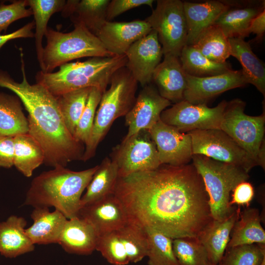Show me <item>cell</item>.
<instances>
[{"mask_svg": "<svg viewBox=\"0 0 265 265\" xmlns=\"http://www.w3.org/2000/svg\"><path fill=\"white\" fill-rule=\"evenodd\" d=\"M114 194L123 204L129 223L173 239L197 238L212 219L204 182L192 163L161 164L118 177Z\"/></svg>", "mask_w": 265, "mask_h": 265, "instance_id": "1", "label": "cell"}, {"mask_svg": "<svg viewBox=\"0 0 265 265\" xmlns=\"http://www.w3.org/2000/svg\"><path fill=\"white\" fill-rule=\"evenodd\" d=\"M20 59L22 81H16L7 72L0 69V86L14 92L28 112V133L42 147L44 163L53 168L82 160L85 145L68 130L56 97L41 84L28 82L22 50Z\"/></svg>", "mask_w": 265, "mask_h": 265, "instance_id": "2", "label": "cell"}, {"mask_svg": "<svg viewBox=\"0 0 265 265\" xmlns=\"http://www.w3.org/2000/svg\"><path fill=\"white\" fill-rule=\"evenodd\" d=\"M98 167L76 171L57 166L42 172L31 182L24 205L34 208L53 207L68 219L78 216L82 194Z\"/></svg>", "mask_w": 265, "mask_h": 265, "instance_id": "3", "label": "cell"}, {"mask_svg": "<svg viewBox=\"0 0 265 265\" xmlns=\"http://www.w3.org/2000/svg\"><path fill=\"white\" fill-rule=\"evenodd\" d=\"M127 63L125 54L91 57L84 61L64 64L55 72L39 71L35 79L36 83L55 97L86 87H96L104 92L113 74Z\"/></svg>", "mask_w": 265, "mask_h": 265, "instance_id": "4", "label": "cell"}, {"mask_svg": "<svg viewBox=\"0 0 265 265\" xmlns=\"http://www.w3.org/2000/svg\"><path fill=\"white\" fill-rule=\"evenodd\" d=\"M138 83L126 66L113 74L109 88L102 94L82 160L86 161L94 156L99 143L115 120L125 116L132 108L136 98Z\"/></svg>", "mask_w": 265, "mask_h": 265, "instance_id": "5", "label": "cell"}, {"mask_svg": "<svg viewBox=\"0 0 265 265\" xmlns=\"http://www.w3.org/2000/svg\"><path fill=\"white\" fill-rule=\"evenodd\" d=\"M191 160L204 182L212 218H227L236 209L230 205V193L239 183L247 181L248 173L239 167L202 155H193Z\"/></svg>", "mask_w": 265, "mask_h": 265, "instance_id": "6", "label": "cell"}, {"mask_svg": "<svg viewBox=\"0 0 265 265\" xmlns=\"http://www.w3.org/2000/svg\"><path fill=\"white\" fill-rule=\"evenodd\" d=\"M74 26L72 31L66 33L48 27L41 71L51 73L55 68L80 58L114 56L82 24Z\"/></svg>", "mask_w": 265, "mask_h": 265, "instance_id": "7", "label": "cell"}, {"mask_svg": "<svg viewBox=\"0 0 265 265\" xmlns=\"http://www.w3.org/2000/svg\"><path fill=\"white\" fill-rule=\"evenodd\" d=\"M245 105L239 99L227 102L220 129L265 169V112L256 116L247 115L244 113Z\"/></svg>", "mask_w": 265, "mask_h": 265, "instance_id": "8", "label": "cell"}, {"mask_svg": "<svg viewBox=\"0 0 265 265\" xmlns=\"http://www.w3.org/2000/svg\"><path fill=\"white\" fill-rule=\"evenodd\" d=\"M145 20L157 32L163 55L171 54L179 57L187 40L183 1L158 0L156 8Z\"/></svg>", "mask_w": 265, "mask_h": 265, "instance_id": "9", "label": "cell"}, {"mask_svg": "<svg viewBox=\"0 0 265 265\" xmlns=\"http://www.w3.org/2000/svg\"><path fill=\"white\" fill-rule=\"evenodd\" d=\"M187 133L191 137L193 155L234 165L247 172L258 165L254 159L221 129L194 130Z\"/></svg>", "mask_w": 265, "mask_h": 265, "instance_id": "10", "label": "cell"}, {"mask_svg": "<svg viewBox=\"0 0 265 265\" xmlns=\"http://www.w3.org/2000/svg\"><path fill=\"white\" fill-rule=\"evenodd\" d=\"M110 157L118 166V177L154 170L161 164L156 145L145 130L124 138Z\"/></svg>", "mask_w": 265, "mask_h": 265, "instance_id": "11", "label": "cell"}, {"mask_svg": "<svg viewBox=\"0 0 265 265\" xmlns=\"http://www.w3.org/2000/svg\"><path fill=\"white\" fill-rule=\"evenodd\" d=\"M227 102L222 101L215 107L206 104L194 105L184 100L166 108L160 119L182 132L194 130L220 129Z\"/></svg>", "mask_w": 265, "mask_h": 265, "instance_id": "12", "label": "cell"}, {"mask_svg": "<svg viewBox=\"0 0 265 265\" xmlns=\"http://www.w3.org/2000/svg\"><path fill=\"white\" fill-rule=\"evenodd\" d=\"M155 143L161 164L180 166L188 164L193 155L190 136L160 119L148 131Z\"/></svg>", "mask_w": 265, "mask_h": 265, "instance_id": "13", "label": "cell"}, {"mask_svg": "<svg viewBox=\"0 0 265 265\" xmlns=\"http://www.w3.org/2000/svg\"><path fill=\"white\" fill-rule=\"evenodd\" d=\"M171 104L151 83L143 86L133 106L125 116L128 130L124 138L140 131L149 130L160 120L161 112Z\"/></svg>", "mask_w": 265, "mask_h": 265, "instance_id": "14", "label": "cell"}, {"mask_svg": "<svg viewBox=\"0 0 265 265\" xmlns=\"http://www.w3.org/2000/svg\"><path fill=\"white\" fill-rule=\"evenodd\" d=\"M126 67L143 87L151 83L152 75L163 54L157 32L152 29L128 49Z\"/></svg>", "mask_w": 265, "mask_h": 265, "instance_id": "15", "label": "cell"}, {"mask_svg": "<svg viewBox=\"0 0 265 265\" xmlns=\"http://www.w3.org/2000/svg\"><path fill=\"white\" fill-rule=\"evenodd\" d=\"M184 100L194 104H206L220 94L248 84L241 70L213 76L196 77L186 74Z\"/></svg>", "mask_w": 265, "mask_h": 265, "instance_id": "16", "label": "cell"}, {"mask_svg": "<svg viewBox=\"0 0 265 265\" xmlns=\"http://www.w3.org/2000/svg\"><path fill=\"white\" fill-rule=\"evenodd\" d=\"M78 216L90 223L99 237L118 230L129 223L123 204L114 194L82 207Z\"/></svg>", "mask_w": 265, "mask_h": 265, "instance_id": "17", "label": "cell"}, {"mask_svg": "<svg viewBox=\"0 0 265 265\" xmlns=\"http://www.w3.org/2000/svg\"><path fill=\"white\" fill-rule=\"evenodd\" d=\"M152 30L144 20L106 21L97 35L105 48L113 55H122L131 46Z\"/></svg>", "mask_w": 265, "mask_h": 265, "instance_id": "18", "label": "cell"}, {"mask_svg": "<svg viewBox=\"0 0 265 265\" xmlns=\"http://www.w3.org/2000/svg\"><path fill=\"white\" fill-rule=\"evenodd\" d=\"M228 8L218 17L214 25L227 38L244 39L250 33L253 19L265 9V1L246 2L227 1Z\"/></svg>", "mask_w": 265, "mask_h": 265, "instance_id": "19", "label": "cell"}, {"mask_svg": "<svg viewBox=\"0 0 265 265\" xmlns=\"http://www.w3.org/2000/svg\"><path fill=\"white\" fill-rule=\"evenodd\" d=\"M163 59L156 67L152 81L161 96L175 104L184 100L186 87V73L179 57L164 55Z\"/></svg>", "mask_w": 265, "mask_h": 265, "instance_id": "20", "label": "cell"}, {"mask_svg": "<svg viewBox=\"0 0 265 265\" xmlns=\"http://www.w3.org/2000/svg\"><path fill=\"white\" fill-rule=\"evenodd\" d=\"M227 1L208 0L201 2L184 1L187 26L186 45H192L200 34L214 25L228 8Z\"/></svg>", "mask_w": 265, "mask_h": 265, "instance_id": "21", "label": "cell"}, {"mask_svg": "<svg viewBox=\"0 0 265 265\" xmlns=\"http://www.w3.org/2000/svg\"><path fill=\"white\" fill-rule=\"evenodd\" d=\"M98 238L92 225L77 216L67 219L58 244L68 253L89 255L96 250Z\"/></svg>", "mask_w": 265, "mask_h": 265, "instance_id": "22", "label": "cell"}, {"mask_svg": "<svg viewBox=\"0 0 265 265\" xmlns=\"http://www.w3.org/2000/svg\"><path fill=\"white\" fill-rule=\"evenodd\" d=\"M240 213L238 206L230 216L223 220L212 219L198 236L197 238L206 250L209 263L214 265L221 263L233 226Z\"/></svg>", "mask_w": 265, "mask_h": 265, "instance_id": "23", "label": "cell"}, {"mask_svg": "<svg viewBox=\"0 0 265 265\" xmlns=\"http://www.w3.org/2000/svg\"><path fill=\"white\" fill-rule=\"evenodd\" d=\"M31 218L32 224L26 229V233L33 244L58 243L67 218L58 210L35 208Z\"/></svg>", "mask_w": 265, "mask_h": 265, "instance_id": "24", "label": "cell"}, {"mask_svg": "<svg viewBox=\"0 0 265 265\" xmlns=\"http://www.w3.org/2000/svg\"><path fill=\"white\" fill-rule=\"evenodd\" d=\"M26 220L15 215L0 222V254L7 258H15L31 252L35 244L26 233Z\"/></svg>", "mask_w": 265, "mask_h": 265, "instance_id": "25", "label": "cell"}, {"mask_svg": "<svg viewBox=\"0 0 265 265\" xmlns=\"http://www.w3.org/2000/svg\"><path fill=\"white\" fill-rule=\"evenodd\" d=\"M108 0H70L62 10L64 17H69L73 24H82L96 35L107 21Z\"/></svg>", "mask_w": 265, "mask_h": 265, "instance_id": "26", "label": "cell"}, {"mask_svg": "<svg viewBox=\"0 0 265 265\" xmlns=\"http://www.w3.org/2000/svg\"><path fill=\"white\" fill-rule=\"evenodd\" d=\"M230 55L237 58L247 80L265 96V67L264 62L253 53L249 42L241 38H229Z\"/></svg>", "mask_w": 265, "mask_h": 265, "instance_id": "27", "label": "cell"}, {"mask_svg": "<svg viewBox=\"0 0 265 265\" xmlns=\"http://www.w3.org/2000/svg\"><path fill=\"white\" fill-rule=\"evenodd\" d=\"M262 220L258 209L247 208L240 212L227 248L252 244L265 246V231L261 223Z\"/></svg>", "mask_w": 265, "mask_h": 265, "instance_id": "28", "label": "cell"}, {"mask_svg": "<svg viewBox=\"0 0 265 265\" xmlns=\"http://www.w3.org/2000/svg\"><path fill=\"white\" fill-rule=\"evenodd\" d=\"M118 178L117 164L111 159L105 158L93 175L81 198V208L114 194Z\"/></svg>", "mask_w": 265, "mask_h": 265, "instance_id": "29", "label": "cell"}, {"mask_svg": "<svg viewBox=\"0 0 265 265\" xmlns=\"http://www.w3.org/2000/svg\"><path fill=\"white\" fill-rule=\"evenodd\" d=\"M13 166L24 176L30 177L44 163L45 155L39 143L28 133L14 136Z\"/></svg>", "mask_w": 265, "mask_h": 265, "instance_id": "30", "label": "cell"}, {"mask_svg": "<svg viewBox=\"0 0 265 265\" xmlns=\"http://www.w3.org/2000/svg\"><path fill=\"white\" fill-rule=\"evenodd\" d=\"M17 95L0 92V135L15 136L28 132L27 118Z\"/></svg>", "mask_w": 265, "mask_h": 265, "instance_id": "31", "label": "cell"}, {"mask_svg": "<svg viewBox=\"0 0 265 265\" xmlns=\"http://www.w3.org/2000/svg\"><path fill=\"white\" fill-rule=\"evenodd\" d=\"M179 59L185 72L196 77L216 76L233 70L227 61L218 63L212 61L191 45L183 48Z\"/></svg>", "mask_w": 265, "mask_h": 265, "instance_id": "32", "label": "cell"}, {"mask_svg": "<svg viewBox=\"0 0 265 265\" xmlns=\"http://www.w3.org/2000/svg\"><path fill=\"white\" fill-rule=\"evenodd\" d=\"M66 1L64 0H26L27 6L30 7L34 17L35 32L34 37L40 68L44 50L42 40L48 29V23L54 13L62 11Z\"/></svg>", "mask_w": 265, "mask_h": 265, "instance_id": "33", "label": "cell"}, {"mask_svg": "<svg viewBox=\"0 0 265 265\" xmlns=\"http://www.w3.org/2000/svg\"><path fill=\"white\" fill-rule=\"evenodd\" d=\"M191 46L207 58L216 62H225L231 55L228 38L214 24L204 30Z\"/></svg>", "mask_w": 265, "mask_h": 265, "instance_id": "34", "label": "cell"}, {"mask_svg": "<svg viewBox=\"0 0 265 265\" xmlns=\"http://www.w3.org/2000/svg\"><path fill=\"white\" fill-rule=\"evenodd\" d=\"M92 88H80L55 97L65 124L73 136Z\"/></svg>", "mask_w": 265, "mask_h": 265, "instance_id": "35", "label": "cell"}, {"mask_svg": "<svg viewBox=\"0 0 265 265\" xmlns=\"http://www.w3.org/2000/svg\"><path fill=\"white\" fill-rule=\"evenodd\" d=\"M148 265H180L173 252V239L153 229L146 228Z\"/></svg>", "mask_w": 265, "mask_h": 265, "instance_id": "36", "label": "cell"}, {"mask_svg": "<svg viewBox=\"0 0 265 265\" xmlns=\"http://www.w3.org/2000/svg\"><path fill=\"white\" fill-rule=\"evenodd\" d=\"M117 232L130 263H138L147 257L148 241L143 228L128 223Z\"/></svg>", "mask_w": 265, "mask_h": 265, "instance_id": "37", "label": "cell"}, {"mask_svg": "<svg viewBox=\"0 0 265 265\" xmlns=\"http://www.w3.org/2000/svg\"><path fill=\"white\" fill-rule=\"evenodd\" d=\"M172 245L180 265H206L209 262L206 250L197 238L173 239Z\"/></svg>", "mask_w": 265, "mask_h": 265, "instance_id": "38", "label": "cell"}, {"mask_svg": "<svg viewBox=\"0 0 265 265\" xmlns=\"http://www.w3.org/2000/svg\"><path fill=\"white\" fill-rule=\"evenodd\" d=\"M221 265H260L265 258V246L258 244L227 248Z\"/></svg>", "mask_w": 265, "mask_h": 265, "instance_id": "39", "label": "cell"}, {"mask_svg": "<svg viewBox=\"0 0 265 265\" xmlns=\"http://www.w3.org/2000/svg\"><path fill=\"white\" fill-rule=\"evenodd\" d=\"M96 250L111 265H127L130 263L117 230L99 236Z\"/></svg>", "mask_w": 265, "mask_h": 265, "instance_id": "40", "label": "cell"}, {"mask_svg": "<svg viewBox=\"0 0 265 265\" xmlns=\"http://www.w3.org/2000/svg\"><path fill=\"white\" fill-rule=\"evenodd\" d=\"M103 92L98 88H92L86 106L78 123L74 137L84 145L89 139L97 107Z\"/></svg>", "mask_w": 265, "mask_h": 265, "instance_id": "41", "label": "cell"}, {"mask_svg": "<svg viewBox=\"0 0 265 265\" xmlns=\"http://www.w3.org/2000/svg\"><path fill=\"white\" fill-rule=\"evenodd\" d=\"M26 0H13L9 4H0V33L5 32L15 21L32 15L30 8H27Z\"/></svg>", "mask_w": 265, "mask_h": 265, "instance_id": "42", "label": "cell"}, {"mask_svg": "<svg viewBox=\"0 0 265 265\" xmlns=\"http://www.w3.org/2000/svg\"><path fill=\"white\" fill-rule=\"evenodd\" d=\"M153 0H110L106 11L107 21L134 8L147 5L152 8Z\"/></svg>", "mask_w": 265, "mask_h": 265, "instance_id": "43", "label": "cell"}, {"mask_svg": "<svg viewBox=\"0 0 265 265\" xmlns=\"http://www.w3.org/2000/svg\"><path fill=\"white\" fill-rule=\"evenodd\" d=\"M230 205L245 206L248 207L254 196V189L252 184L247 181L239 183L233 190Z\"/></svg>", "mask_w": 265, "mask_h": 265, "instance_id": "44", "label": "cell"}, {"mask_svg": "<svg viewBox=\"0 0 265 265\" xmlns=\"http://www.w3.org/2000/svg\"><path fill=\"white\" fill-rule=\"evenodd\" d=\"M14 137L0 135V167L10 168L13 166Z\"/></svg>", "mask_w": 265, "mask_h": 265, "instance_id": "45", "label": "cell"}, {"mask_svg": "<svg viewBox=\"0 0 265 265\" xmlns=\"http://www.w3.org/2000/svg\"><path fill=\"white\" fill-rule=\"evenodd\" d=\"M35 28L34 21L28 23L21 28L15 31L6 34H0V49L8 41L20 38H32L34 33L32 29Z\"/></svg>", "mask_w": 265, "mask_h": 265, "instance_id": "46", "label": "cell"}, {"mask_svg": "<svg viewBox=\"0 0 265 265\" xmlns=\"http://www.w3.org/2000/svg\"><path fill=\"white\" fill-rule=\"evenodd\" d=\"M249 32L256 35V39H262L265 32V9L256 16L251 22Z\"/></svg>", "mask_w": 265, "mask_h": 265, "instance_id": "47", "label": "cell"}, {"mask_svg": "<svg viewBox=\"0 0 265 265\" xmlns=\"http://www.w3.org/2000/svg\"><path fill=\"white\" fill-rule=\"evenodd\" d=\"M260 265H265V258L264 259Z\"/></svg>", "mask_w": 265, "mask_h": 265, "instance_id": "48", "label": "cell"}, {"mask_svg": "<svg viewBox=\"0 0 265 265\" xmlns=\"http://www.w3.org/2000/svg\"><path fill=\"white\" fill-rule=\"evenodd\" d=\"M206 265H221L220 264H218V265H214V264H211L209 262H208Z\"/></svg>", "mask_w": 265, "mask_h": 265, "instance_id": "49", "label": "cell"}, {"mask_svg": "<svg viewBox=\"0 0 265 265\" xmlns=\"http://www.w3.org/2000/svg\"></svg>", "mask_w": 265, "mask_h": 265, "instance_id": "50", "label": "cell"}]
</instances>
